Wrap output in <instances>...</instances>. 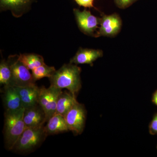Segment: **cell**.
Segmentation results:
<instances>
[{"mask_svg":"<svg viewBox=\"0 0 157 157\" xmlns=\"http://www.w3.org/2000/svg\"><path fill=\"white\" fill-rule=\"evenodd\" d=\"M24 121L27 128H40L46 123L45 111L39 104L25 108Z\"/></svg>","mask_w":157,"mask_h":157,"instance_id":"9","label":"cell"},{"mask_svg":"<svg viewBox=\"0 0 157 157\" xmlns=\"http://www.w3.org/2000/svg\"><path fill=\"white\" fill-rule=\"evenodd\" d=\"M1 93L5 111H14L24 108L15 87L10 86H3Z\"/></svg>","mask_w":157,"mask_h":157,"instance_id":"11","label":"cell"},{"mask_svg":"<svg viewBox=\"0 0 157 157\" xmlns=\"http://www.w3.org/2000/svg\"><path fill=\"white\" fill-rule=\"evenodd\" d=\"M44 127L27 128L11 151L22 155L28 154L36 151L41 146L48 136Z\"/></svg>","mask_w":157,"mask_h":157,"instance_id":"3","label":"cell"},{"mask_svg":"<svg viewBox=\"0 0 157 157\" xmlns=\"http://www.w3.org/2000/svg\"><path fill=\"white\" fill-rule=\"evenodd\" d=\"M81 69L77 65L64 64L49 78L50 85L63 89L65 88L76 95L82 87Z\"/></svg>","mask_w":157,"mask_h":157,"instance_id":"1","label":"cell"},{"mask_svg":"<svg viewBox=\"0 0 157 157\" xmlns=\"http://www.w3.org/2000/svg\"><path fill=\"white\" fill-rule=\"evenodd\" d=\"M36 0H0L1 11L10 10L14 17H20L30 9Z\"/></svg>","mask_w":157,"mask_h":157,"instance_id":"10","label":"cell"},{"mask_svg":"<svg viewBox=\"0 0 157 157\" xmlns=\"http://www.w3.org/2000/svg\"><path fill=\"white\" fill-rule=\"evenodd\" d=\"M18 59L29 70H34L45 64L43 57L36 54H20Z\"/></svg>","mask_w":157,"mask_h":157,"instance_id":"16","label":"cell"},{"mask_svg":"<svg viewBox=\"0 0 157 157\" xmlns=\"http://www.w3.org/2000/svg\"><path fill=\"white\" fill-rule=\"evenodd\" d=\"M64 117L70 131L75 135H81L86 121V110L84 105L76 101Z\"/></svg>","mask_w":157,"mask_h":157,"instance_id":"5","label":"cell"},{"mask_svg":"<svg viewBox=\"0 0 157 157\" xmlns=\"http://www.w3.org/2000/svg\"><path fill=\"white\" fill-rule=\"evenodd\" d=\"M149 131L152 135L157 134V114L155 116L150 124Z\"/></svg>","mask_w":157,"mask_h":157,"instance_id":"21","label":"cell"},{"mask_svg":"<svg viewBox=\"0 0 157 157\" xmlns=\"http://www.w3.org/2000/svg\"><path fill=\"white\" fill-rule=\"evenodd\" d=\"M44 128L47 136L70 131L64 117L59 114H55L51 117L44 126Z\"/></svg>","mask_w":157,"mask_h":157,"instance_id":"14","label":"cell"},{"mask_svg":"<svg viewBox=\"0 0 157 157\" xmlns=\"http://www.w3.org/2000/svg\"><path fill=\"white\" fill-rule=\"evenodd\" d=\"M56 71L53 67H49L44 64L32 70V74L35 82L44 77L50 78Z\"/></svg>","mask_w":157,"mask_h":157,"instance_id":"17","label":"cell"},{"mask_svg":"<svg viewBox=\"0 0 157 157\" xmlns=\"http://www.w3.org/2000/svg\"><path fill=\"white\" fill-rule=\"evenodd\" d=\"M62 90L50 85L48 88L44 86L40 88L39 104L45 111L46 122L55 114L58 98Z\"/></svg>","mask_w":157,"mask_h":157,"instance_id":"6","label":"cell"},{"mask_svg":"<svg viewBox=\"0 0 157 157\" xmlns=\"http://www.w3.org/2000/svg\"><path fill=\"white\" fill-rule=\"evenodd\" d=\"M25 108L14 110L5 111L4 113V135L5 147L11 151L14 144L27 128L24 121Z\"/></svg>","mask_w":157,"mask_h":157,"instance_id":"2","label":"cell"},{"mask_svg":"<svg viewBox=\"0 0 157 157\" xmlns=\"http://www.w3.org/2000/svg\"><path fill=\"white\" fill-rule=\"evenodd\" d=\"M76 96L69 91H62L58 98L55 114L65 117L77 101Z\"/></svg>","mask_w":157,"mask_h":157,"instance_id":"15","label":"cell"},{"mask_svg":"<svg viewBox=\"0 0 157 157\" xmlns=\"http://www.w3.org/2000/svg\"><path fill=\"white\" fill-rule=\"evenodd\" d=\"M104 53L101 49L79 48L76 54L70 59V63L78 65L89 64L93 66V63L103 57Z\"/></svg>","mask_w":157,"mask_h":157,"instance_id":"12","label":"cell"},{"mask_svg":"<svg viewBox=\"0 0 157 157\" xmlns=\"http://www.w3.org/2000/svg\"><path fill=\"white\" fill-rule=\"evenodd\" d=\"M11 72L8 60L2 59L0 63V83L1 85L10 86Z\"/></svg>","mask_w":157,"mask_h":157,"instance_id":"18","label":"cell"},{"mask_svg":"<svg viewBox=\"0 0 157 157\" xmlns=\"http://www.w3.org/2000/svg\"><path fill=\"white\" fill-rule=\"evenodd\" d=\"M100 27L96 37H114L120 32L122 26L121 18L117 13L102 15Z\"/></svg>","mask_w":157,"mask_h":157,"instance_id":"8","label":"cell"},{"mask_svg":"<svg viewBox=\"0 0 157 157\" xmlns=\"http://www.w3.org/2000/svg\"><path fill=\"white\" fill-rule=\"evenodd\" d=\"M15 88L19 94L24 108H29L39 104L40 88L36 85Z\"/></svg>","mask_w":157,"mask_h":157,"instance_id":"13","label":"cell"},{"mask_svg":"<svg viewBox=\"0 0 157 157\" xmlns=\"http://www.w3.org/2000/svg\"><path fill=\"white\" fill-rule=\"evenodd\" d=\"M78 6L86 8H95L94 5V0H75Z\"/></svg>","mask_w":157,"mask_h":157,"instance_id":"20","label":"cell"},{"mask_svg":"<svg viewBox=\"0 0 157 157\" xmlns=\"http://www.w3.org/2000/svg\"><path fill=\"white\" fill-rule=\"evenodd\" d=\"M137 1L138 0H113L118 8L122 9L129 8Z\"/></svg>","mask_w":157,"mask_h":157,"instance_id":"19","label":"cell"},{"mask_svg":"<svg viewBox=\"0 0 157 157\" xmlns=\"http://www.w3.org/2000/svg\"><path fill=\"white\" fill-rule=\"evenodd\" d=\"M78 29L83 33L89 36L96 37L99 29L101 18L96 17L91 14L90 11L86 9L83 11L79 9H73Z\"/></svg>","mask_w":157,"mask_h":157,"instance_id":"7","label":"cell"},{"mask_svg":"<svg viewBox=\"0 0 157 157\" xmlns=\"http://www.w3.org/2000/svg\"><path fill=\"white\" fill-rule=\"evenodd\" d=\"M8 60L11 72L10 86L24 87L36 84L29 70L19 60L18 55L10 56Z\"/></svg>","mask_w":157,"mask_h":157,"instance_id":"4","label":"cell"},{"mask_svg":"<svg viewBox=\"0 0 157 157\" xmlns=\"http://www.w3.org/2000/svg\"><path fill=\"white\" fill-rule=\"evenodd\" d=\"M152 101L155 104L157 105V90L154 94L153 97Z\"/></svg>","mask_w":157,"mask_h":157,"instance_id":"22","label":"cell"}]
</instances>
